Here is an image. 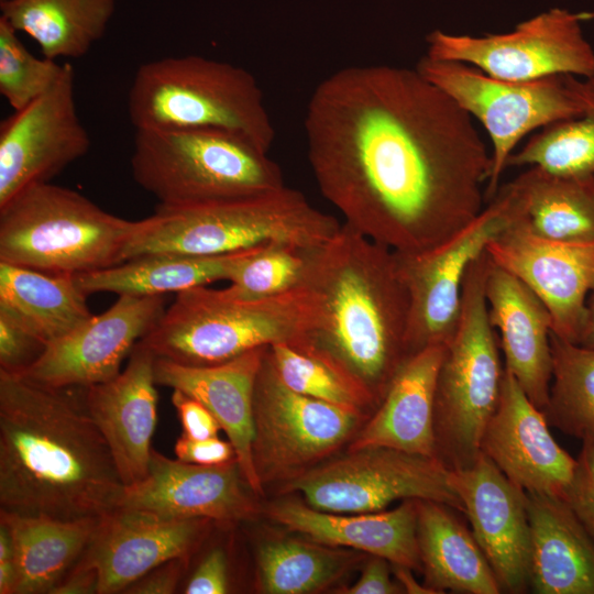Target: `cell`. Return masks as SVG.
Segmentation results:
<instances>
[{
  "instance_id": "6da1fadb",
  "label": "cell",
  "mask_w": 594,
  "mask_h": 594,
  "mask_svg": "<svg viewBox=\"0 0 594 594\" xmlns=\"http://www.w3.org/2000/svg\"><path fill=\"white\" fill-rule=\"evenodd\" d=\"M305 131L321 195L395 252L430 249L483 210L491 154L472 117L416 68L333 73L309 99Z\"/></svg>"
},
{
  "instance_id": "7a4b0ae2",
  "label": "cell",
  "mask_w": 594,
  "mask_h": 594,
  "mask_svg": "<svg viewBox=\"0 0 594 594\" xmlns=\"http://www.w3.org/2000/svg\"><path fill=\"white\" fill-rule=\"evenodd\" d=\"M68 389L0 370V510L76 520L119 507L110 448Z\"/></svg>"
},
{
  "instance_id": "3957f363",
  "label": "cell",
  "mask_w": 594,
  "mask_h": 594,
  "mask_svg": "<svg viewBox=\"0 0 594 594\" xmlns=\"http://www.w3.org/2000/svg\"><path fill=\"white\" fill-rule=\"evenodd\" d=\"M302 286L314 294L317 315L289 345L340 370L380 404L409 358V297L394 251L343 223L309 250Z\"/></svg>"
},
{
  "instance_id": "277c9868",
  "label": "cell",
  "mask_w": 594,
  "mask_h": 594,
  "mask_svg": "<svg viewBox=\"0 0 594 594\" xmlns=\"http://www.w3.org/2000/svg\"><path fill=\"white\" fill-rule=\"evenodd\" d=\"M316 314V298L305 286L252 300L238 298L227 288L198 286L178 293L139 343L155 358L215 365L254 349L296 343Z\"/></svg>"
},
{
  "instance_id": "5b68a950",
  "label": "cell",
  "mask_w": 594,
  "mask_h": 594,
  "mask_svg": "<svg viewBox=\"0 0 594 594\" xmlns=\"http://www.w3.org/2000/svg\"><path fill=\"white\" fill-rule=\"evenodd\" d=\"M341 224L286 186L256 196L183 207L157 206L142 219L127 260L152 252L215 256L271 243L315 249Z\"/></svg>"
},
{
  "instance_id": "8992f818",
  "label": "cell",
  "mask_w": 594,
  "mask_h": 594,
  "mask_svg": "<svg viewBox=\"0 0 594 594\" xmlns=\"http://www.w3.org/2000/svg\"><path fill=\"white\" fill-rule=\"evenodd\" d=\"M131 170L161 207L239 199L284 187L279 166L218 128L135 129Z\"/></svg>"
},
{
  "instance_id": "52a82bcc",
  "label": "cell",
  "mask_w": 594,
  "mask_h": 594,
  "mask_svg": "<svg viewBox=\"0 0 594 594\" xmlns=\"http://www.w3.org/2000/svg\"><path fill=\"white\" fill-rule=\"evenodd\" d=\"M141 224L74 189L37 184L0 207V262L66 275L103 270L127 261Z\"/></svg>"
},
{
  "instance_id": "ba28073f",
  "label": "cell",
  "mask_w": 594,
  "mask_h": 594,
  "mask_svg": "<svg viewBox=\"0 0 594 594\" xmlns=\"http://www.w3.org/2000/svg\"><path fill=\"white\" fill-rule=\"evenodd\" d=\"M128 113L134 129L218 128L267 153L275 138L254 76L199 55L141 65L129 90Z\"/></svg>"
},
{
  "instance_id": "9c48e42d",
  "label": "cell",
  "mask_w": 594,
  "mask_h": 594,
  "mask_svg": "<svg viewBox=\"0 0 594 594\" xmlns=\"http://www.w3.org/2000/svg\"><path fill=\"white\" fill-rule=\"evenodd\" d=\"M488 265L485 251L468 270L458 324L446 345L436 382L437 458L451 470L468 468L481 455L482 438L498 405L505 371L488 318Z\"/></svg>"
},
{
  "instance_id": "30bf717a",
  "label": "cell",
  "mask_w": 594,
  "mask_h": 594,
  "mask_svg": "<svg viewBox=\"0 0 594 594\" xmlns=\"http://www.w3.org/2000/svg\"><path fill=\"white\" fill-rule=\"evenodd\" d=\"M416 69L450 96L487 131L492 142L485 198L492 199L517 144L530 132L579 116L583 101L572 75L534 80H506L479 68L424 56Z\"/></svg>"
},
{
  "instance_id": "8fae6325",
  "label": "cell",
  "mask_w": 594,
  "mask_h": 594,
  "mask_svg": "<svg viewBox=\"0 0 594 594\" xmlns=\"http://www.w3.org/2000/svg\"><path fill=\"white\" fill-rule=\"evenodd\" d=\"M369 417L290 389L265 350L253 394L252 459L261 484L282 485L329 460Z\"/></svg>"
},
{
  "instance_id": "7c38bea8",
  "label": "cell",
  "mask_w": 594,
  "mask_h": 594,
  "mask_svg": "<svg viewBox=\"0 0 594 594\" xmlns=\"http://www.w3.org/2000/svg\"><path fill=\"white\" fill-rule=\"evenodd\" d=\"M515 180L498 188L491 202L441 243L416 253L395 252L409 297L408 356L431 345H447L454 334L462 287L470 265L519 215Z\"/></svg>"
},
{
  "instance_id": "4fadbf2b",
  "label": "cell",
  "mask_w": 594,
  "mask_h": 594,
  "mask_svg": "<svg viewBox=\"0 0 594 594\" xmlns=\"http://www.w3.org/2000/svg\"><path fill=\"white\" fill-rule=\"evenodd\" d=\"M453 470L441 460L389 447L346 450L280 485L311 507L337 514L384 510L398 499H428L463 512Z\"/></svg>"
},
{
  "instance_id": "5bb4252c",
  "label": "cell",
  "mask_w": 594,
  "mask_h": 594,
  "mask_svg": "<svg viewBox=\"0 0 594 594\" xmlns=\"http://www.w3.org/2000/svg\"><path fill=\"white\" fill-rule=\"evenodd\" d=\"M593 13L551 9L519 23L513 31L471 36L440 30L427 36L426 56L460 62L506 80H534L556 75L594 76V50L582 21Z\"/></svg>"
},
{
  "instance_id": "9a60e30c",
  "label": "cell",
  "mask_w": 594,
  "mask_h": 594,
  "mask_svg": "<svg viewBox=\"0 0 594 594\" xmlns=\"http://www.w3.org/2000/svg\"><path fill=\"white\" fill-rule=\"evenodd\" d=\"M74 79V69L66 63L45 94L1 121L0 207L31 186L51 183L89 151Z\"/></svg>"
},
{
  "instance_id": "2e32d148",
  "label": "cell",
  "mask_w": 594,
  "mask_h": 594,
  "mask_svg": "<svg viewBox=\"0 0 594 594\" xmlns=\"http://www.w3.org/2000/svg\"><path fill=\"white\" fill-rule=\"evenodd\" d=\"M165 309L163 296H119L106 311L47 343L22 375L57 388H86L109 381Z\"/></svg>"
},
{
  "instance_id": "e0dca14e",
  "label": "cell",
  "mask_w": 594,
  "mask_h": 594,
  "mask_svg": "<svg viewBox=\"0 0 594 594\" xmlns=\"http://www.w3.org/2000/svg\"><path fill=\"white\" fill-rule=\"evenodd\" d=\"M491 260L543 302L552 333L578 343L594 287V242H564L532 233L518 217L487 245Z\"/></svg>"
},
{
  "instance_id": "ac0fdd59",
  "label": "cell",
  "mask_w": 594,
  "mask_h": 594,
  "mask_svg": "<svg viewBox=\"0 0 594 594\" xmlns=\"http://www.w3.org/2000/svg\"><path fill=\"white\" fill-rule=\"evenodd\" d=\"M256 496L238 460L201 465L152 450L147 476L124 487L118 508L232 524L253 520L264 510Z\"/></svg>"
},
{
  "instance_id": "d6986e66",
  "label": "cell",
  "mask_w": 594,
  "mask_h": 594,
  "mask_svg": "<svg viewBox=\"0 0 594 594\" xmlns=\"http://www.w3.org/2000/svg\"><path fill=\"white\" fill-rule=\"evenodd\" d=\"M452 477L463 513L501 591L527 592L531 537L526 492L483 453L472 465L453 470Z\"/></svg>"
},
{
  "instance_id": "ffe728a7",
  "label": "cell",
  "mask_w": 594,
  "mask_h": 594,
  "mask_svg": "<svg viewBox=\"0 0 594 594\" xmlns=\"http://www.w3.org/2000/svg\"><path fill=\"white\" fill-rule=\"evenodd\" d=\"M213 522L118 508L100 518L81 557L99 572L98 594L123 593L157 565L191 557Z\"/></svg>"
},
{
  "instance_id": "44dd1931",
  "label": "cell",
  "mask_w": 594,
  "mask_h": 594,
  "mask_svg": "<svg viewBox=\"0 0 594 594\" xmlns=\"http://www.w3.org/2000/svg\"><path fill=\"white\" fill-rule=\"evenodd\" d=\"M542 410L504 371L498 405L484 431L481 451L515 485L563 499L575 468L552 437Z\"/></svg>"
},
{
  "instance_id": "7402d4cb",
  "label": "cell",
  "mask_w": 594,
  "mask_h": 594,
  "mask_svg": "<svg viewBox=\"0 0 594 594\" xmlns=\"http://www.w3.org/2000/svg\"><path fill=\"white\" fill-rule=\"evenodd\" d=\"M155 355L139 342L113 378L84 388L85 406L108 443L125 486L148 474L157 420Z\"/></svg>"
},
{
  "instance_id": "603a6c76",
  "label": "cell",
  "mask_w": 594,
  "mask_h": 594,
  "mask_svg": "<svg viewBox=\"0 0 594 594\" xmlns=\"http://www.w3.org/2000/svg\"><path fill=\"white\" fill-rule=\"evenodd\" d=\"M416 501L404 499L392 510L337 514L287 497L270 504L264 512L274 522L307 539L378 556L421 572Z\"/></svg>"
},
{
  "instance_id": "cb8c5ba5",
  "label": "cell",
  "mask_w": 594,
  "mask_h": 594,
  "mask_svg": "<svg viewBox=\"0 0 594 594\" xmlns=\"http://www.w3.org/2000/svg\"><path fill=\"white\" fill-rule=\"evenodd\" d=\"M485 296L491 324L499 333L505 370L543 411L552 373V320L548 309L528 286L491 257Z\"/></svg>"
},
{
  "instance_id": "d4e9b609",
  "label": "cell",
  "mask_w": 594,
  "mask_h": 594,
  "mask_svg": "<svg viewBox=\"0 0 594 594\" xmlns=\"http://www.w3.org/2000/svg\"><path fill=\"white\" fill-rule=\"evenodd\" d=\"M266 348L215 365H186L161 358L154 364L157 385L191 396L218 420L234 447L245 481L257 496L264 495V487L252 459L253 394Z\"/></svg>"
},
{
  "instance_id": "484cf974",
  "label": "cell",
  "mask_w": 594,
  "mask_h": 594,
  "mask_svg": "<svg viewBox=\"0 0 594 594\" xmlns=\"http://www.w3.org/2000/svg\"><path fill=\"white\" fill-rule=\"evenodd\" d=\"M444 351L431 345L404 362L348 450L382 446L437 458L435 392Z\"/></svg>"
},
{
  "instance_id": "4316f807",
  "label": "cell",
  "mask_w": 594,
  "mask_h": 594,
  "mask_svg": "<svg viewBox=\"0 0 594 594\" xmlns=\"http://www.w3.org/2000/svg\"><path fill=\"white\" fill-rule=\"evenodd\" d=\"M529 585L537 594H594V541L560 497L526 492Z\"/></svg>"
},
{
  "instance_id": "83f0119b",
  "label": "cell",
  "mask_w": 594,
  "mask_h": 594,
  "mask_svg": "<svg viewBox=\"0 0 594 594\" xmlns=\"http://www.w3.org/2000/svg\"><path fill=\"white\" fill-rule=\"evenodd\" d=\"M417 542L424 584L437 594L502 593L497 579L472 530L455 508L417 499Z\"/></svg>"
},
{
  "instance_id": "f1b7e54d",
  "label": "cell",
  "mask_w": 594,
  "mask_h": 594,
  "mask_svg": "<svg viewBox=\"0 0 594 594\" xmlns=\"http://www.w3.org/2000/svg\"><path fill=\"white\" fill-rule=\"evenodd\" d=\"M99 520H65L0 510V524L8 529L14 551V594H51L85 552Z\"/></svg>"
},
{
  "instance_id": "f546056e",
  "label": "cell",
  "mask_w": 594,
  "mask_h": 594,
  "mask_svg": "<svg viewBox=\"0 0 594 594\" xmlns=\"http://www.w3.org/2000/svg\"><path fill=\"white\" fill-rule=\"evenodd\" d=\"M253 249V248H252ZM200 256L177 252H152L120 264L75 275L87 294L113 293L119 296H163L229 280L240 260L250 251Z\"/></svg>"
},
{
  "instance_id": "4dcf8cb0",
  "label": "cell",
  "mask_w": 594,
  "mask_h": 594,
  "mask_svg": "<svg viewBox=\"0 0 594 594\" xmlns=\"http://www.w3.org/2000/svg\"><path fill=\"white\" fill-rule=\"evenodd\" d=\"M87 296L75 275L0 262V309L46 344L69 333L92 316Z\"/></svg>"
},
{
  "instance_id": "1f68e13d",
  "label": "cell",
  "mask_w": 594,
  "mask_h": 594,
  "mask_svg": "<svg viewBox=\"0 0 594 594\" xmlns=\"http://www.w3.org/2000/svg\"><path fill=\"white\" fill-rule=\"evenodd\" d=\"M114 9L116 0H3L0 18L34 40L43 56L79 58L101 40Z\"/></svg>"
},
{
  "instance_id": "d6a6232c",
  "label": "cell",
  "mask_w": 594,
  "mask_h": 594,
  "mask_svg": "<svg viewBox=\"0 0 594 594\" xmlns=\"http://www.w3.org/2000/svg\"><path fill=\"white\" fill-rule=\"evenodd\" d=\"M515 182L518 219L535 234L564 242H594V175H557L530 167Z\"/></svg>"
},
{
  "instance_id": "836d02e7",
  "label": "cell",
  "mask_w": 594,
  "mask_h": 594,
  "mask_svg": "<svg viewBox=\"0 0 594 594\" xmlns=\"http://www.w3.org/2000/svg\"><path fill=\"white\" fill-rule=\"evenodd\" d=\"M366 558L361 551L307 538L266 540L256 552L255 587L265 594L321 592Z\"/></svg>"
},
{
  "instance_id": "e575fe53",
  "label": "cell",
  "mask_w": 594,
  "mask_h": 594,
  "mask_svg": "<svg viewBox=\"0 0 594 594\" xmlns=\"http://www.w3.org/2000/svg\"><path fill=\"white\" fill-rule=\"evenodd\" d=\"M583 111L542 128L507 161L557 175H594V76L575 77Z\"/></svg>"
},
{
  "instance_id": "d590c367",
  "label": "cell",
  "mask_w": 594,
  "mask_h": 594,
  "mask_svg": "<svg viewBox=\"0 0 594 594\" xmlns=\"http://www.w3.org/2000/svg\"><path fill=\"white\" fill-rule=\"evenodd\" d=\"M552 373L543 410L548 424L594 443V348L551 332Z\"/></svg>"
},
{
  "instance_id": "8d00e7d4",
  "label": "cell",
  "mask_w": 594,
  "mask_h": 594,
  "mask_svg": "<svg viewBox=\"0 0 594 594\" xmlns=\"http://www.w3.org/2000/svg\"><path fill=\"white\" fill-rule=\"evenodd\" d=\"M266 355L280 381L297 393L367 415L378 406L363 386L311 353L275 343Z\"/></svg>"
},
{
  "instance_id": "74e56055",
  "label": "cell",
  "mask_w": 594,
  "mask_h": 594,
  "mask_svg": "<svg viewBox=\"0 0 594 594\" xmlns=\"http://www.w3.org/2000/svg\"><path fill=\"white\" fill-rule=\"evenodd\" d=\"M311 249L271 243L251 249L233 270L227 290L242 299H263L302 286Z\"/></svg>"
},
{
  "instance_id": "f35d334b",
  "label": "cell",
  "mask_w": 594,
  "mask_h": 594,
  "mask_svg": "<svg viewBox=\"0 0 594 594\" xmlns=\"http://www.w3.org/2000/svg\"><path fill=\"white\" fill-rule=\"evenodd\" d=\"M64 68L65 64L30 53L18 32L0 18V94L14 111L45 94Z\"/></svg>"
},
{
  "instance_id": "ab89813d",
  "label": "cell",
  "mask_w": 594,
  "mask_h": 594,
  "mask_svg": "<svg viewBox=\"0 0 594 594\" xmlns=\"http://www.w3.org/2000/svg\"><path fill=\"white\" fill-rule=\"evenodd\" d=\"M46 343L13 316L0 309V370L23 374L42 355Z\"/></svg>"
},
{
  "instance_id": "60d3db41",
  "label": "cell",
  "mask_w": 594,
  "mask_h": 594,
  "mask_svg": "<svg viewBox=\"0 0 594 594\" xmlns=\"http://www.w3.org/2000/svg\"><path fill=\"white\" fill-rule=\"evenodd\" d=\"M563 501L594 541V443L582 442Z\"/></svg>"
},
{
  "instance_id": "b9f144b4",
  "label": "cell",
  "mask_w": 594,
  "mask_h": 594,
  "mask_svg": "<svg viewBox=\"0 0 594 594\" xmlns=\"http://www.w3.org/2000/svg\"><path fill=\"white\" fill-rule=\"evenodd\" d=\"M229 569L226 552L213 548L201 560L184 587L186 594H224L229 592Z\"/></svg>"
},
{
  "instance_id": "7bdbcfd3",
  "label": "cell",
  "mask_w": 594,
  "mask_h": 594,
  "mask_svg": "<svg viewBox=\"0 0 594 594\" xmlns=\"http://www.w3.org/2000/svg\"><path fill=\"white\" fill-rule=\"evenodd\" d=\"M172 403L177 410L183 435L194 440H205L218 436L221 427L213 415L197 399L173 389Z\"/></svg>"
},
{
  "instance_id": "ee69618b",
  "label": "cell",
  "mask_w": 594,
  "mask_h": 594,
  "mask_svg": "<svg viewBox=\"0 0 594 594\" xmlns=\"http://www.w3.org/2000/svg\"><path fill=\"white\" fill-rule=\"evenodd\" d=\"M174 451L178 460L201 465H217L237 460L233 444L218 437L194 440L180 436Z\"/></svg>"
},
{
  "instance_id": "f6af8a7d",
  "label": "cell",
  "mask_w": 594,
  "mask_h": 594,
  "mask_svg": "<svg viewBox=\"0 0 594 594\" xmlns=\"http://www.w3.org/2000/svg\"><path fill=\"white\" fill-rule=\"evenodd\" d=\"M190 557L168 560L129 585L123 593L129 594H172L176 592L185 574Z\"/></svg>"
},
{
  "instance_id": "bcb514c9",
  "label": "cell",
  "mask_w": 594,
  "mask_h": 594,
  "mask_svg": "<svg viewBox=\"0 0 594 594\" xmlns=\"http://www.w3.org/2000/svg\"><path fill=\"white\" fill-rule=\"evenodd\" d=\"M392 563L378 556H369L359 580L343 586L341 594H398L404 593L397 581L391 578Z\"/></svg>"
},
{
  "instance_id": "7dc6e473",
  "label": "cell",
  "mask_w": 594,
  "mask_h": 594,
  "mask_svg": "<svg viewBox=\"0 0 594 594\" xmlns=\"http://www.w3.org/2000/svg\"><path fill=\"white\" fill-rule=\"evenodd\" d=\"M98 583L97 568L80 557L51 594H98Z\"/></svg>"
},
{
  "instance_id": "c3c4849f",
  "label": "cell",
  "mask_w": 594,
  "mask_h": 594,
  "mask_svg": "<svg viewBox=\"0 0 594 594\" xmlns=\"http://www.w3.org/2000/svg\"><path fill=\"white\" fill-rule=\"evenodd\" d=\"M16 564L8 529L0 524V594H14Z\"/></svg>"
},
{
  "instance_id": "681fc988",
  "label": "cell",
  "mask_w": 594,
  "mask_h": 594,
  "mask_svg": "<svg viewBox=\"0 0 594 594\" xmlns=\"http://www.w3.org/2000/svg\"><path fill=\"white\" fill-rule=\"evenodd\" d=\"M413 569L392 564V572L395 575L397 583L400 585L404 593L409 594H437L433 590L425 584H419L413 574Z\"/></svg>"
},
{
  "instance_id": "f907efd6",
  "label": "cell",
  "mask_w": 594,
  "mask_h": 594,
  "mask_svg": "<svg viewBox=\"0 0 594 594\" xmlns=\"http://www.w3.org/2000/svg\"><path fill=\"white\" fill-rule=\"evenodd\" d=\"M578 343L584 346L594 348V287L587 298L585 317Z\"/></svg>"
},
{
  "instance_id": "816d5d0a",
  "label": "cell",
  "mask_w": 594,
  "mask_h": 594,
  "mask_svg": "<svg viewBox=\"0 0 594 594\" xmlns=\"http://www.w3.org/2000/svg\"><path fill=\"white\" fill-rule=\"evenodd\" d=\"M0 1H3V0H0Z\"/></svg>"
}]
</instances>
